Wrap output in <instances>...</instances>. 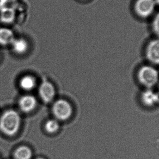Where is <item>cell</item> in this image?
Here are the masks:
<instances>
[{"instance_id": "7a4b0ae2", "label": "cell", "mask_w": 159, "mask_h": 159, "mask_svg": "<svg viewBox=\"0 0 159 159\" xmlns=\"http://www.w3.org/2000/svg\"><path fill=\"white\" fill-rule=\"evenodd\" d=\"M137 76L140 83L148 89L155 86L159 82V72L152 66L146 65L141 67Z\"/></svg>"}, {"instance_id": "2e32d148", "label": "cell", "mask_w": 159, "mask_h": 159, "mask_svg": "<svg viewBox=\"0 0 159 159\" xmlns=\"http://www.w3.org/2000/svg\"><path fill=\"white\" fill-rule=\"evenodd\" d=\"M17 0H1L0 2L4 4H11L14 3Z\"/></svg>"}, {"instance_id": "8fae6325", "label": "cell", "mask_w": 159, "mask_h": 159, "mask_svg": "<svg viewBox=\"0 0 159 159\" xmlns=\"http://www.w3.org/2000/svg\"><path fill=\"white\" fill-rule=\"evenodd\" d=\"M20 86L24 90L30 91L34 89L36 85V79L32 75H25L21 78Z\"/></svg>"}, {"instance_id": "8992f818", "label": "cell", "mask_w": 159, "mask_h": 159, "mask_svg": "<svg viewBox=\"0 0 159 159\" xmlns=\"http://www.w3.org/2000/svg\"><path fill=\"white\" fill-rule=\"evenodd\" d=\"M146 56L150 62L159 64V39H154L149 43L147 48Z\"/></svg>"}, {"instance_id": "6da1fadb", "label": "cell", "mask_w": 159, "mask_h": 159, "mask_svg": "<svg viewBox=\"0 0 159 159\" xmlns=\"http://www.w3.org/2000/svg\"><path fill=\"white\" fill-rule=\"evenodd\" d=\"M21 125L19 114L14 110H8L3 112L0 118V130L9 136L17 133Z\"/></svg>"}, {"instance_id": "e0dca14e", "label": "cell", "mask_w": 159, "mask_h": 159, "mask_svg": "<svg viewBox=\"0 0 159 159\" xmlns=\"http://www.w3.org/2000/svg\"><path fill=\"white\" fill-rule=\"evenodd\" d=\"M44 159V158H43V157H38V158H37V159Z\"/></svg>"}, {"instance_id": "ba28073f", "label": "cell", "mask_w": 159, "mask_h": 159, "mask_svg": "<svg viewBox=\"0 0 159 159\" xmlns=\"http://www.w3.org/2000/svg\"><path fill=\"white\" fill-rule=\"evenodd\" d=\"M37 106V100L32 95H25L20 98L19 106L24 112H30Z\"/></svg>"}, {"instance_id": "5b68a950", "label": "cell", "mask_w": 159, "mask_h": 159, "mask_svg": "<svg viewBox=\"0 0 159 159\" xmlns=\"http://www.w3.org/2000/svg\"><path fill=\"white\" fill-rule=\"evenodd\" d=\"M39 93L43 101L46 103H49L55 98L56 90L53 84L50 82L45 81L40 85Z\"/></svg>"}, {"instance_id": "277c9868", "label": "cell", "mask_w": 159, "mask_h": 159, "mask_svg": "<svg viewBox=\"0 0 159 159\" xmlns=\"http://www.w3.org/2000/svg\"><path fill=\"white\" fill-rule=\"evenodd\" d=\"M155 0H137L135 4V11L136 14L142 18L151 16L155 10Z\"/></svg>"}, {"instance_id": "52a82bcc", "label": "cell", "mask_w": 159, "mask_h": 159, "mask_svg": "<svg viewBox=\"0 0 159 159\" xmlns=\"http://www.w3.org/2000/svg\"><path fill=\"white\" fill-rule=\"evenodd\" d=\"M12 4H6L0 7V20L5 24L13 22L16 17L15 8Z\"/></svg>"}, {"instance_id": "9a60e30c", "label": "cell", "mask_w": 159, "mask_h": 159, "mask_svg": "<svg viewBox=\"0 0 159 159\" xmlns=\"http://www.w3.org/2000/svg\"><path fill=\"white\" fill-rule=\"evenodd\" d=\"M153 28L155 34L159 36V13L153 20Z\"/></svg>"}, {"instance_id": "5bb4252c", "label": "cell", "mask_w": 159, "mask_h": 159, "mask_svg": "<svg viewBox=\"0 0 159 159\" xmlns=\"http://www.w3.org/2000/svg\"><path fill=\"white\" fill-rule=\"evenodd\" d=\"M60 124L57 120L51 119L47 120L45 124V129L48 133L54 134L58 131Z\"/></svg>"}, {"instance_id": "ac0fdd59", "label": "cell", "mask_w": 159, "mask_h": 159, "mask_svg": "<svg viewBox=\"0 0 159 159\" xmlns=\"http://www.w3.org/2000/svg\"><path fill=\"white\" fill-rule=\"evenodd\" d=\"M155 2H156V4H157V3H158V4H159V0H157V1H155Z\"/></svg>"}, {"instance_id": "9c48e42d", "label": "cell", "mask_w": 159, "mask_h": 159, "mask_svg": "<svg viewBox=\"0 0 159 159\" xmlns=\"http://www.w3.org/2000/svg\"><path fill=\"white\" fill-rule=\"evenodd\" d=\"M142 101L147 106L153 107L158 103L157 93H156L151 89H148L142 93Z\"/></svg>"}, {"instance_id": "3957f363", "label": "cell", "mask_w": 159, "mask_h": 159, "mask_svg": "<svg viewBox=\"0 0 159 159\" xmlns=\"http://www.w3.org/2000/svg\"><path fill=\"white\" fill-rule=\"evenodd\" d=\"M52 113L58 120H67L71 116L73 108L71 104L65 99H58L54 103L52 108Z\"/></svg>"}, {"instance_id": "7c38bea8", "label": "cell", "mask_w": 159, "mask_h": 159, "mask_svg": "<svg viewBox=\"0 0 159 159\" xmlns=\"http://www.w3.org/2000/svg\"><path fill=\"white\" fill-rule=\"evenodd\" d=\"M13 50L17 54H23L26 52L28 48V43L26 40L23 38L14 39L12 43Z\"/></svg>"}, {"instance_id": "4fadbf2b", "label": "cell", "mask_w": 159, "mask_h": 159, "mask_svg": "<svg viewBox=\"0 0 159 159\" xmlns=\"http://www.w3.org/2000/svg\"><path fill=\"white\" fill-rule=\"evenodd\" d=\"M14 155L15 159H31L32 157V152L28 147L22 146L15 150Z\"/></svg>"}, {"instance_id": "30bf717a", "label": "cell", "mask_w": 159, "mask_h": 159, "mask_svg": "<svg viewBox=\"0 0 159 159\" xmlns=\"http://www.w3.org/2000/svg\"><path fill=\"white\" fill-rule=\"evenodd\" d=\"M15 38L13 31L7 28H0V45L3 46L11 45Z\"/></svg>"}]
</instances>
